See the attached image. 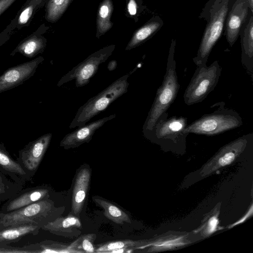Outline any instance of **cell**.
Here are the masks:
<instances>
[{"label":"cell","mask_w":253,"mask_h":253,"mask_svg":"<svg viewBox=\"0 0 253 253\" xmlns=\"http://www.w3.org/2000/svg\"><path fill=\"white\" fill-rule=\"evenodd\" d=\"M50 188L47 186H38L20 190L8 199L0 212L6 213L37 201L49 198Z\"/></svg>","instance_id":"obj_12"},{"label":"cell","mask_w":253,"mask_h":253,"mask_svg":"<svg viewBox=\"0 0 253 253\" xmlns=\"http://www.w3.org/2000/svg\"><path fill=\"white\" fill-rule=\"evenodd\" d=\"M241 62L253 81V17L250 18L245 29L242 40Z\"/></svg>","instance_id":"obj_18"},{"label":"cell","mask_w":253,"mask_h":253,"mask_svg":"<svg viewBox=\"0 0 253 253\" xmlns=\"http://www.w3.org/2000/svg\"><path fill=\"white\" fill-rule=\"evenodd\" d=\"M112 10L109 1L104 2L100 6L98 13V26L100 31L105 32L110 27L109 16Z\"/></svg>","instance_id":"obj_27"},{"label":"cell","mask_w":253,"mask_h":253,"mask_svg":"<svg viewBox=\"0 0 253 253\" xmlns=\"http://www.w3.org/2000/svg\"><path fill=\"white\" fill-rule=\"evenodd\" d=\"M92 199L96 206L102 208L106 218L118 224L131 223L128 214L118 206L99 196H93Z\"/></svg>","instance_id":"obj_19"},{"label":"cell","mask_w":253,"mask_h":253,"mask_svg":"<svg viewBox=\"0 0 253 253\" xmlns=\"http://www.w3.org/2000/svg\"><path fill=\"white\" fill-rule=\"evenodd\" d=\"M41 229L39 225L26 224L0 229V245L6 246L19 241L28 235H36Z\"/></svg>","instance_id":"obj_17"},{"label":"cell","mask_w":253,"mask_h":253,"mask_svg":"<svg viewBox=\"0 0 253 253\" xmlns=\"http://www.w3.org/2000/svg\"><path fill=\"white\" fill-rule=\"evenodd\" d=\"M117 66V62L115 60H113L111 61L108 66H107V69L109 71H112L116 69Z\"/></svg>","instance_id":"obj_33"},{"label":"cell","mask_w":253,"mask_h":253,"mask_svg":"<svg viewBox=\"0 0 253 253\" xmlns=\"http://www.w3.org/2000/svg\"><path fill=\"white\" fill-rule=\"evenodd\" d=\"M127 10L131 15H134L136 13L137 4L135 0H129L127 4Z\"/></svg>","instance_id":"obj_31"},{"label":"cell","mask_w":253,"mask_h":253,"mask_svg":"<svg viewBox=\"0 0 253 253\" xmlns=\"http://www.w3.org/2000/svg\"><path fill=\"white\" fill-rule=\"evenodd\" d=\"M95 233H88L79 237L68 246L70 253H95L94 242L96 238Z\"/></svg>","instance_id":"obj_21"},{"label":"cell","mask_w":253,"mask_h":253,"mask_svg":"<svg viewBox=\"0 0 253 253\" xmlns=\"http://www.w3.org/2000/svg\"><path fill=\"white\" fill-rule=\"evenodd\" d=\"M41 229L58 236L73 238L81 234L82 224L79 217L70 213L66 216L57 217L42 226Z\"/></svg>","instance_id":"obj_15"},{"label":"cell","mask_w":253,"mask_h":253,"mask_svg":"<svg viewBox=\"0 0 253 253\" xmlns=\"http://www.w3.org/2000/svg\"><path fill=\"white\" fill-rule=\"evenodd\" d=\"M217 103L218 108L205 114L184 129L185 133L214 135L239 127L243 124L240 115L233 109L224 107V103Z\"/></svg>","instance_id":"obj_4"},{"label":"cell","mask_w":253,"mask_h":253,"mask_svg":"<svg viewBox=\"0 0 253 253\" xmlns=\"http://www.w3.org/2000/svg\"><path fill=\"white\" fill-rule=\"evenodd\" d=\"M64 207H56L50 198L42 200L20 209L0 212V229L26 224L42 226L60 216Z\"/></svg>","instance_id":"obj_2"},{"label":"cell","mask_w":253,"mask_h":253,"mask_svg":"<svg viewBox=\"0 0 253 253\" xmlns=\"http://www.w3.org/2000/svg\"><path fill=\"white\" fill-rule=\"evenodd\" d=\"M252 12H253V0H248Z\"/></svg>","instance_id":"obj_34"},{"label":"cell","mask_w":253,"mask_h":253,"mask_svg":"<svg viewBox=\"0 0 253 253\" xmlns=\"http://www.w3.org/2000/svg\"><path fill=\"white\" fill-rule=\"evenodd\" d=\"M128 77L129 75L126 74L120 77L98 94L89 99L79 108L69 128L73 129L85 125L125 94L129 86Z\"/></svg>","instance_id":"obj_3"},{"label":"cell","mask_w":253,"mask_h":253,"mask_svg":"<svg viewBox=\"0 0 253 253\" xmlns=\"http://www.w3.org/2000/svg\"><path fill=\"white\" fill-rule=\"evenodd\" d=\"M116 114H112L87 125L78 127L72 132L66 134L60 141V146L64 149L78 147L84 143H88L92 139L95 131L103 126L105 123L116 118Z\"/></svg>","instance_id":"obj_13"},{"label":"cell","mask_w":253,"mask_h":253,"mask_svg":"<svg viewBox=\"0 0 253 253\" xmlns=\"http://www.w3.org/2000/svg\"><path fill=\"white\" fill-rule=\"evenodd\" d=\"M175 42L172 40L167 59L166 71L158 88L152 105L142 127L144 135L152 130L156 122L175 100L180 87L174 59Z\"/></svg>","instance_id":"obj_1"},{"label":"cell","mask_w":253,"mask_h":253,"mask_svg":"<svg viewBox=\"0 0 253 253\" xmlns=\"http://www.w3.org/2000/svg\"><path fill=\"white\" fill-rule=\"evenodd\" d=\"M114 45L105 47L95 52L85 60L63 75L57 83L60 86L75 80L76 87H82L89 83L91 78L97 73L99 66L105 62L112 54Z\"/></svg>","instance_id":"obj_8"},{"label":"cell","mask_w":253,"mask_h":253,"mask_svg":"<svg viewBox=\"0 0 253 253\" xmlns=\"http://www.w3.org/2000/svg\"><path fill=\"white\" fill-rule=\"evenodd\" d=\"M16 0H0V16Z\"/></svg>","instance_id":"obj_30"},{"label":"cell","mask_w":253,"mask_h":253,"mask_svg":"<svg viewBox=\"0 0 253 253\" xmlns=\"http://www.w3.org/2000/svg\"><path fill=\"white\" fill-rule=\"evenodd\" d=\"M19 191L0 184V202L7 200Z\"/></svg>","instance_id":"obj_28"},{"label":"cell","mask_w":253,"mask_h":253,"mask_svg":"<svg viewBox=\"0 0 253 253\" xmlns=\"http://www.w3.org/2000/svg\"><path fill=\"white\" fill-rule=\"evenodd\" d=\"M91 175V168L84 164L77 169L74 176L71 213L79 218L86 201Z\"/></svg>","instance_id":"obj_11"},{"label":"cell","mask_w":253,"mask_h":253,"mask_svg":"<svg viewBox=\"0 0 253 253\" xmlns=\"http://www.w3.org/2000/svg\"><path fill=\"white\" fill-rule=\"evenodd\" d=\"M229 0H216L211 10L210 21L207 25L198 50L193 58L197 66L207 65L211 50L221 36L228 11Z\"/></svg>","instance_id":"obj_6"},{"label":"cell","mask_w":253,"mask_h":253,"mask_svg":"<svg viewBox=\"0 0 253 253\" xmlns=\"http://www.w3.org/2000/svg\"><path fill=\"white\" fill-rule=\"evenodd\" d=\"M52 133H47L30 142L19 151L17 162L32 178L48 147Z\"/></svg>","instance_id":"obj_9"},{"label":"cell","mask_w":253,"mask_h":253,"mask_svg":"<svg viewBox=\"0 0 253 253\" xmlns=\"http://www.w3.org/2000/svg\"><path fill=\"white\" fill-rule=\"evenodd\" d=\"M43 60L39 56L7 69L0 76V93L23 84L34 75Z\"/></svg>","instance_id":"obj_10"},{"label":"cell","mask_w":253,"mask_h":253,"mask_svg":"<svg viewBox=\"0 0 253 253\" xmlns=\"http://www.w3.org/2000/svg\"><path fill=\"white\" fill-rule=\"evenodd\" d=\"M68 246V245L53 241H44L28 247L33 253H70Z\"/></svg>","instance_id":"obj_25"},{"label":"cell","mask_w":253,"mask_h":253,"mask_svg":"<svg viewBox=\"0 0 253 253\" xmlns=\"http://www.w3.org/2000/svg\"><path fill=\"white\" fill-rule=\"evenodd\" d=\"M217 218L214 217L210 219L208 224L207 230L209 233H211L214 231L217 225Z\"/></svg>","instance_id":"obj_32"},{"label":"cell","mask_w":253,"mask_h":253,"mask_svg":"<svg viewBox=\"0 0 253 253\" xmlns=\"http://www.w3.org/2000/svg\"><path fill=\"white\" fill-rule=\"evenodd\" d=\"M0 184L13 189L21 190L23 187L15 182L11 179L8 178L6 176L0 171Z\"/></svg>","instance_id":"obj_29"},{"label":"cell","mask_w":253,"mask_h":253,"mask_svg":"<svg viewBox=\"0 0 253 253\" xmlns=\"http://www.w3.org/2000/svg\"><path fill=\"white\" fill-rule=\"evenodd\" d=\"M0 171L15 183L23 186L32 179L17 160H14L0 142Z\"/></svg>","instance_id":"obj_16"},{"label":"cell","mask_w":253,"mask_h":253,"mask_svg":"<svg viewBox=\"0 0 253 253\" xmlns=\"http://www.w3.org/2000/svg\"><path fill=\"white\" fill-rule=\"evenodd\" d=\"M249 6L248 0H237L230 12L226 23V37L230 46L238 38L242 25L246 20Z\"/></svg>","instance_id":"obj_14"},{"label":"cell","mask_w":253,"mask_h":253,"mask_svg":"<svg viewBox=\"0 0 253 253\" xmlns=\"http://www.w3.org/2000/svg\"><path fill=\"white\" fill-rule=\"evenodd\" d=\"M221 70L218 61L209 66H197L185 89L183 95L185 103L191 105L202 102L216 86Z\"/></svg>","instance_id":"obj_5"},{"label":"cell","mask_w":253,"mask_h":253,"mask_svg":"<svg viewBox=\"0 0 253 253\" xmlns=\"http://www.w3.org/2000/svg\"><path fill=\"white\" fill-rule=\"evenodd\" d=\"M71 0H49L46 7V18L55 21L63 13Z\"/></svg>","instance_id":"obj_26"},{"label":"cell","mask_w":253,"mask_h":253,"mask_svg":"<svg viewBox=\"0 0 253 253\" xmlns=\"http://www.w3.org/2000/svg\"><path fill=\"white\" fill-rule=\"evenodd\" d=\"M46 46V40L42 37L33 34L21 41L10 53L13 56L18 52L29 58L42 53Z\"/></svg>","instance_id":"obj_20"},{"label":"cell","mask_w":253,"mask_h":253,"mask_svg":"<svg viewBox=\"0 0 253 253\" xmlns=\"http://www.w3.org/2000/svg\"><path fill=\"white\" fill-rule=\"evenodd\" d=\"M43 0H28L21 9L16 21L18 28L28 25Z\"/></svg>","instance_id":"obj_24"},{"label":"cell","mask_w":253,"mask_h":253,"mask_svg":"<svg viewBox=\"0 0 253 253\" xmlns=\"http://www.w3.org/2000/svg\"><path fill=\"white\" fill-rule=\"evenodd\" d=\"M163 24L158 21L150 22L139 29L134 34L127 44L126 50L138 46L156 32Z\"/></svg>","instance_id":"obj_22"},{"label":"cell","mask_w":253,"mask_h":253,"mask_svg":"<svg viewBox=\"0 0 253 253\" xmlns=\"http://www.w3.org/2000/svg\"><path fill=\"white\" fill-rule=\"evenodd\" d=\"M147 244L143 241H135L129 239L112 241L98 245L95 248V253H105L123 248H133L138 249L139 247Z\"/></svg>","instance_id":"obj_23"},{"label":"cell","mask_w":253,"mask_h":253,"mask_svg":"<svg viewBox=\"0 0 253 253\" xmlns=\"http://www.w3.org/2000/svg\"><path fill=\"white\" fill-rule=\"evenodd\" d=\"M187 125L186 117L172 116L168 118L166 112L159 118L152 130L144 135L160 144H183L189 134L183 131Z\"/></svg>","instance_id":"obj_7"}]
</instances>
